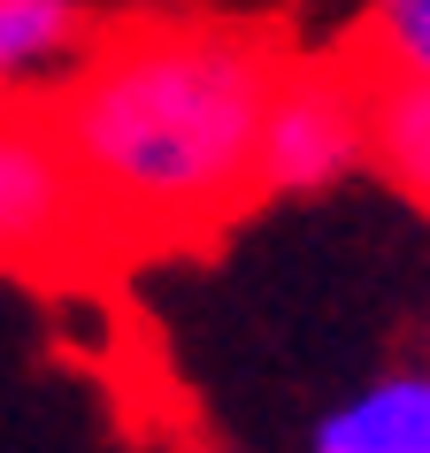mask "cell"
I'll return each instance as SVG.
<instances>
[{"label": "cell", "mask_w": 430, "mask_h": 453, "mask_svg": "<svg viewBox=\"0 0 430 453\" xmlns=\"http://www.w3.org/2000/svg\"><path fill=\"white\" fill-rule=\"evenodd\" d=\"M369 162L384 185L430 215V77H377L369 85Z\"/></svg>", "instance_id": "6"}, {"label": "cell", "mask_w": 430, "mask_h": 453, "mask_svg": "<svg viewBox=\"0 0 430 453\" xmlns=\"http://www.w3.org/2000/svg\"><path fill=\"white\" fill-rule=\"evenodd\" d=\"M93 54L85 0H0V100H47Z\"/></svg>", "instance_id": "5"}, {"label": "cell", "mask_w": 430, "mask_h": 453, "mask_svg": "<svg viewBox=\"0 0 430 453\" xmlns=\"http://www.w3.org/2000/svg\"><path fill=\"white\" fill-rule=\"evenodd\" d=\"M369 85L377 70H338V62H308V70H277L262 116V154L254 177L262 192L308 200V192H338L369 162Z\"/></svg>", "instance_id": "3"}, {"label": "cell", "mask_w": 430, "mask_h": 453, "mask_svg": "<svg viewBox=\"0 0 430 453\" xmlns=\"http://www.w3.org/2000/svg\"><path fill=\"white\" fill-rule=\"evenodd\" d=\"M85 254H108V246L54 108L0 100V269L70 277Z\"/></svg>", "instance_id": "2"}, {"label": "cell", "mask_w": 430, "mask_h": 453, "mask_svg": "<svg viewBox=\"0 0 430 453\" xmlns=\"http://www.w3.org/2000/svg\"><path fill=\"white\" fill-rule=\"evenodd\" d=\"M377 77H430V0H369Z\"/></svg>", "instance_id": "7"}, {"label": "cell", "mask_w": 430, "mask_h": 453, "mask_svg": "<svg viewBox=\"0 0 430 453\" xmlns=\"http://www.w3.org/2000/svg\"><path fill=\"white\" fill-rule=\"evenodd\" d=\"M308 453H430V361H392L308 423Z\"/></svg>", "instance_id": "4"}, {"label": "cell", "mask_w": 430, "mask_h": 453, "mask_svg": "<svg viewBox=\"0 0 430 453\" xmlns=\"http://www.w3.org/2000/svg\"><path fill=\"white\" fill-rule=\"evenodd\" d=\"M277 54L231 24H139L100 39L54 93L108 254L185 246L262 192V116Z\"/></svg>", "instance_id": "1"}]
</instances>
